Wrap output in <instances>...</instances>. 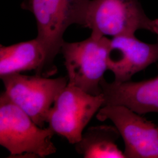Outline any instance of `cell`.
Returning a JSON list of instances; mask_svg holds the SVG:
<instances>
[{"label":"cell","mask_w":158,"mask_h":158,"mask_svg":"<svg viewBox=\"0 0 158 158\" xmlns=\"http://www.w3.org/2000/svg\"><path fill=\"white\" fill-rule=\"evenodd\" d=\"M90 0H23V9L34 15L38 29L36 39L46 54L45 77L56 73L54 60L64 42L63 35L73 24L85 28Z\"/></svg>","instance_id":"1"},{"label":"cell","mask_w":158,"mask_h":158,"mask_svg":"<svg viewBox=\"0 0 158 158\" xmlns=\"http://www.w3.org/2000/svg\"><path fill=\"white\" fill-rule=\"evenodd\" d=\"M55 132L40 127L6 95L0 96V145L11 157L23 155L45 158L56 152L52 141Z\"/></svg>","instance_id":"2"},{"label":"cell","mask_w":158,"mask_h":158,"mask_svg":"<svg viewBox=\"0 0 158 158\" xmlns=\"http://www.w3.org/2000/svg\"><path fill=\"white\" fill-rule=\"evenodd\" d=\"M85 28L95 38L132 36L141 29L158 35V19L148 17L138 0H90Z\"/></svg>","instance_id":"3"},{"label":"cell","mask_w":158,"mask_h":158,"mask_svg":"<svg viewBox=\"0 0 158 158\" xmlns=\"http://www.w3.org/2000/svg\"><path fill=\"white\" fill-rule=\"evenodd\" d=\"M111 40L90 36L76 42H64L61 51L67 70L68 85L94 96L102 94L101 82L108 70Z\"/></svg>","instance_id":"4"},{"label":"cell","mask_w":158,"mask_h":158,"mask_svg":"<svg viewBox=\"0 0 158 158\" xmlns=\"http://www.w3.org/2000/svg\"><path fill=\"white\" fill-rule=\"evenodd\" d=\"M103 94L94 96L67 85L57 97L47 118V124L55 134L75 145L86 126L104 106Z\"/></svg>","instance_id":"5"},{"label":"cell","mask_w":158,"mask_h":158,"mask_svg":"<svg viewBox=\"0 0 158 158\" xmlns=\"http://www.w3.org/2000/svg\"><path fill=\"white\" fill-rule=\"evenodd\" d=\"M4 93L40 127L47 124L49 111L57 97L68 85V77L55 79L40 75L12 73L1 77Z\"/></svg>","instance_id":"6"},{"label":"cell","mask_w":158,"mask_h":158,"mask_svg":"<svg viewBox=\"0 0 158 158\" xmlns=\"http://www.w3.org/2000/svg\"><path fill=\"white\" fill-rule=\"evenodd\" d=\"M96 118L110 120L124 142L127 158H158V126L129 108L119 105L102 107Z\"/></svg>","instance_id":"7"},{"label":"cell","mask_w":158,"mask_h":158,"mask_svg":"<svg viewBox=\"0 0 158 158\" xmlns=\"http://www.w3.org/2000/svg\"><path fill=\"white\" fill-rule=\"evenodd\" d=\"M158 61V35L154 44L142 42L135 35L111 40L108 69L114 74L115 82L131 80L135 74Z\"/></svg>","instance_id":"8"},{"label":"cell","mask_w":158,"mask_h":158,"mask_svg":"<svg viewBox=\"0 0 158 158\" xmlns=\"http://www.w3.org/2000/svg\"><path fill=\"white\" fill-rule=\"evenodd\" d=\"M101 86L104 106H123L141 115L158 113V76L141 81L121 83H108L104 79Z\"/></svg>","instance_id":"9"},{"label":"cell","mask_w":158,"mask_h":158,"mask_svg":"<svg viewBox=\"0 0 158 158\" xmlns=\"http://www.w3.org/2000/svg\"><path fill=\"white\" fill-rule=\"evenodd\" d=\"M46 54L36 38L10 46L0 45V77L35 70L45 77Z\"/></svg>","instance_id":"10"},{"label":"cell","mask_w":158,"mask_h":158,"mask_svg":"<svg viewBox=\"0 0 158 158\" xmlns=\"http://www.w3.org/2000/svg\"><path fill=\"white\" fill-rule=\"evenodd\" d=\"M119 136L118 130L115 126L90 127L83 132L80 141L74 145L75 149L85 158H125L116 144Z\"/></svg>","instance_id":"11"}]
</instances>
